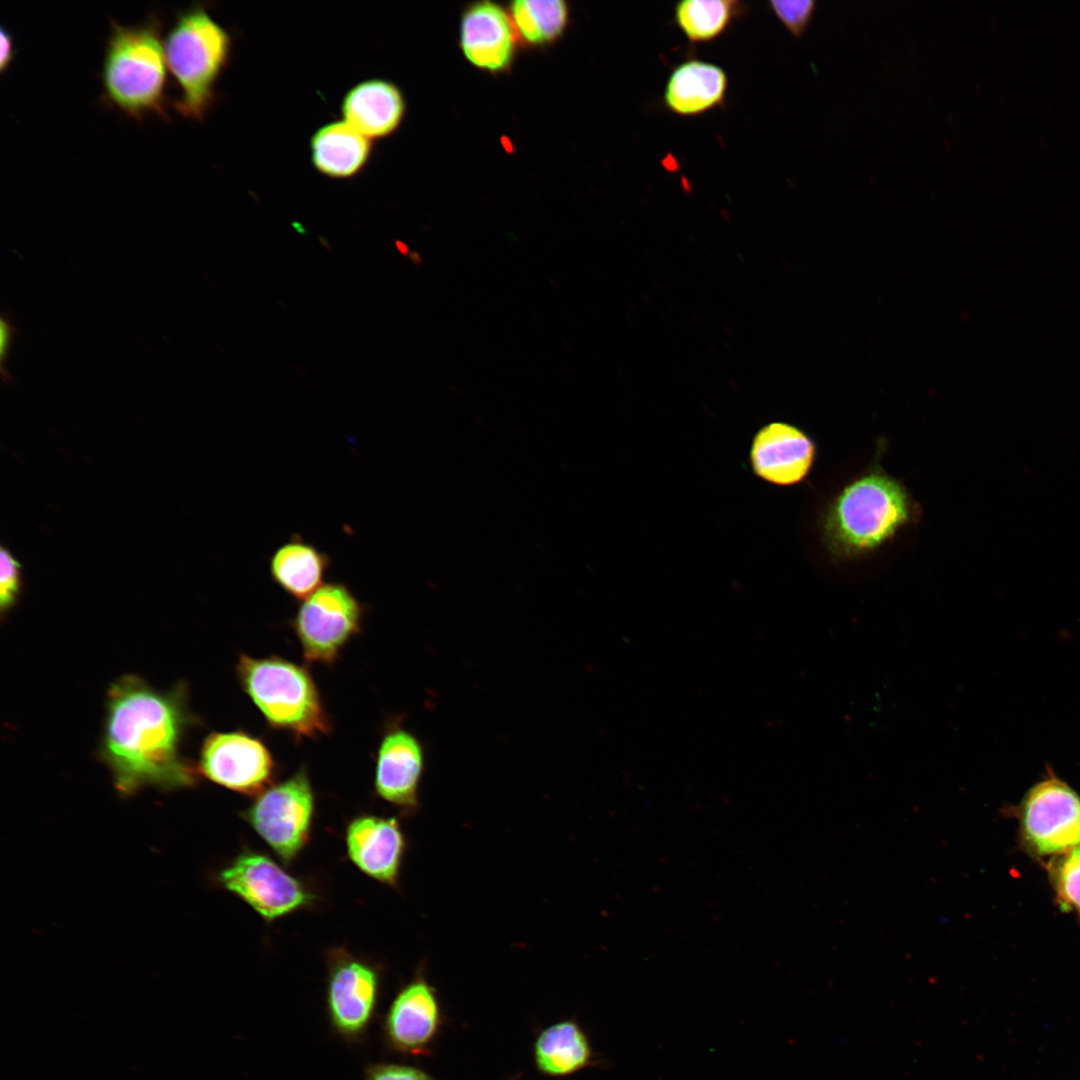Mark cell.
I'll return each mask as SVG.
<instances>
[{"mask_svg":"<svg viewBox=\"0 0 1080 1080\" xmlns=\"http://www.w3.org/2000/svg\"><path fill=\"white\" fill-rule=\"evenodd\" d=\"M190 720L183 687L163 692L134 675L114 682L101 753L117 789L130 794L146 786L169 790L194 784L197 771L180 752Z\"/></svg>","mask_w":1080,"mask_h":1080,"instance_id":"cell-1","label":"cell"},{"mask_svg":"<svg viewBox=\"0 0 1080 1080\" xmlns=\"http://www.w3.org/2000/svg\"><path fill=\"white\" fill-rule=\"evenodd\" d=\"M918 514L904 484L875 464L827 505L820 522L822 540L834 560L853 559L882 547Z\"/></svg>","mask_w":1080,"mask_h":1080,"instance_id":"cell-2","label":"cell"},{"mask_svg":"<svg viewBox=\"0 0 1080 1080\" xmlns=\"http://www.w3.org/2000/svg\"><path fill=\"white\" fill-rule=\"evenodd\" d=\"M110 23L100 73L102 102L139 122L149 114L167 119L161 19L151 14L135 25Z\"/></svg>","mask_w":1080,"mask_h":1080,"instance_id":"cell-3","label":"cell"},{"mask_svg":"<svg viewBox=\"0 0 1080 1080\" xmlns=\"http://www.w3.org/2000/svg\"><path fill=\"white\" fill-rule=\"evenodd\" d=\"M164 49L181 91L175 109L183 117L203 121L216 102L217 83L230 62V33L196 4L178 12Z\"/></svg>","mask_w":1080,"mask_h":1080,"instance_id":"cell-4","label":"cell"},{"mask_svg":"<svg viewBox=\"0 0 1080 1080\" xmlns=\"http://www.w3.org/2000/svg\"><path fill=\"white\" fill-rule=\"evenodd\" d=\"M236 673L241 688L274 729L297 740L327 735L332 722L318 687L303 665L279 656L242 654Z\"/></svg>","mask_w":1080,"mask_h":1080,"instance_id":"cell-5","label":"cell"},{"mask_svg":"<svg viewBox=\"0 0 1080 1080\" xmlns=\"http://www.w3.org/2000/svg\"><path fill=\"white\" fill-rule=\"evenodd\" d=\"M315 794L302 767L273 783L242 812V817L284 862L294 861L310 841Z\"/></svg>","mask_w":1080,"mask_h":1080,"instance_id":"cell-6","label":"cell"},{"mask_svg":"<svg viewBox=\"0 0 1080 1080\" xmlns=\"http://www.w3.org/2000/svg\"><path fill=\"white\" fill-rule=\"evenodd\" d=\"M365 606L343 582H328L302 600L291 621L306 660L333 664L361 632Z\"/></svg>","mask_w":1080,"mask_h":1080,"instance_id":"cell-7","label":"cell"},{"mask_svg":"<svg viewBox=\"0 0 1080 1080\" xmlns=\"http://www.w3.org/2000/svg\"><path fill=\"white\" fill-rule=\"evenodd\" d=\"M219 881L267 922L310 906L316 898L303 881L252 849H244L222 869Z\"/></svg>","mask_w":1080,"mask_h":1080,"instance_id":"cell-8","label":"cell"},{"mask_svg":"<svg viewBox=\"0 0 1080 1080\" xmlns=\"http://www.w3.org/2000/svg\"><path fill=\"white\" fill-rule=\"evenodd\" d=\"M1019 816L1024 843L1037 855L1065 854L1080 846V796L1054 775L1027 791Z\"/></svg>","mask_w":1080,"mask_h":1080,"instance_id":"cell-9","label":"cell"},{"mask_svg":"<svg viewBox=\"0 0 1080 1080\" xmlns=\"http://www.w3.org/2000/svg\"><path fill=\"white\" fill-rule=\"evenodd\" d=\"M276 771L266 744L243 730L213 732L202 744L199 772L232 791L257 796L273 784Z\"/></svg>","mask_w":1080,"mask_h":1080,"instance_id":"cell-10","label":"cell"},{"mask_svg":"<svg viewBox=\"0 0 1080 1080\" xmlns=\"http://www.w3.org/2000/svg\"><path fill=\"white\" fill-rule=\"evenodd\" d=\"M327 960L330 1018L340 1033L357 1036L372 1018L379 992V970L344 947L330 950Z\"/></svg>","mask_w":1080,"mask_h":1080,"instance_id":"cell-11","label":"cell"},{"mask_svg":"<svg viewBox=\"0 0 1080 1080\" xmlns=\"http://www.w3.org/2000/svg\"><path fill=\"white\" fill-rule=\"evenodd\" d=\"M425 768L420 740L399 724L383 734L377 749L375 791L405 814L419 808V787Z\"/></svg>","mask_w":1080,"mask_h":1080,"instance_id":"cell-12","label":"cell"},{"mask_svg":"<svg viewBox=\"0 0 1080 1080\" xmlns=\"http://www.w3.org/2000/svg\"><path fill=\"white\" fill-rule=\"evenodd\" d=\"M816 454V443L807 433L776 421L754 435L749 460L758 478L777 486H792L808 476Z\"/></svg>","mask_w":1080,"mask_h":1080,"instance_id":"cell-13","label":"cell"},{"mask_svg":"<svg viewBox=\"0 0 1080 1080\" xmlns=\"http://www.w3.org/2000/svg\"><path fill=\"white\" fill-rule=\"evenodd\" d=\"M345 845L349 859L361 872L380 883L398 885L407 849L398 819L359 815L346 827Z\"/></svg>","mask_w":1080,"mask_h":1080,"instance_id":"cell-14","label":"cell"},{"mask_svg":"<svg viewBox=\"0 0 1080 1080\" xmlns=\"http://www.w3.org/2000/svg\"><path fill=\"white\" fill-rule=\"evenodd\" d=\"M460 45L467 60L492 72L506 69L514 56L516 29L498 4L478 2L462 17Z\"/></svg>","mask_w":1080,"mask_h":1080,"instance_id":"cell-15","label":"cell"},{"mask_svg":"<svg viewBox=\"0 0 1080 1080\" xmlns=\"http://www.w3.org/2000/svg\"><path fill=\"white\" fill-rule=\"evenodd\" d=\"M440 1025V1007L433 987L415 977L395 997L386 1018V1034L401 1051L422 1052Z\"/></svg>","mask_w":1080,"mask_h":1080,"instance_id":"cell-16","label":"cell"},{"mask_svg":"<svg viewBox=\"0 0 1080 1080\" xmlns=\"http://www.w3.org/2000/svg\"><path fill=\"white\" fill-rule=\"evenodd\" d=\"M343 120L368 139L391 135L405 114V100L400 89L384 79L359 82L343 98Z\"/></svg>","mask_w":1080,"mask_h":1080,"instance_id":"cell-17","label":"cell"},{"mask_svg":"<svg viewBox=\"0 0 1080 1080\" xmlns=\"http://www.w3.org/2000/svg\"><path fill=\"white\" fill-rule=\"evenodd\" d=\"M727 89L728 76L722 67L697 59L687 60L670 73L663 103L679 116H698L722 105Z\"/></svg>","mask_w":1080,"mask_h":1080,"instance_id":"cell-18","label":"cell"},{"mask_svg":"<svg viewBox=\"0 0 1080 1080\" xmlns=\"http://www.w3.org/2000/svg\"><path fill=\"white\" fill-rule=\"evenodd\" d=\"M311 160L322 175L347 179L359 174L372 154L371 140L345 121L320 127L310 142Z\"/></svg>","mask_w":1080,"mask_h":1080,"instance_id":"cell-19","label":"cell"},{"mask_svg":"<svg viewBox=\"0 0 1080 1080\" xmlns=\"http://www.w3.org/2000/svg\"><path fill=\"white\" fill-rule=\"evenodd\" d=\"M330 556L294 534L269 558L272 580L289 596L304 600L322 586Z\"/></svg>","mask_w":1080,"mask_h":1080,"instance_id":"cell-20","label":"cell"},{"mask_svg":"<svg viewBox=\"0 0 1080 1080\" xmlns=\"http://www.w3.org/2000/svg\"><path fill=\"white\" fill-rule=\"evenodd\" d=\"M540 1071L551 1076L575 1073L590 1064L593 1053L590 1042L573 1021H563L543 1030L534 1046Z\"/></svg>","mask_w":1080,"mask_h":1080,"instance_id":"cell-21","label":"cell"},{"mask_svg":"<svg viewBox=\"0 0 1080 1080\" xmlns=\"http://www.w3.org/2000/svg\"><path fill=\"white\" fill-rule=\"evenodd\" d=\"M744 4L735 0H685L674 7V22L693 44L707 43L719 38Z\"/></svg>","mask_w":1080,"mask_h":1080,"instance_id":"cell-22","label":"cell"},{"mask_svg":"<svg viewBox=\"0 0 1080 1080\" xmlns=\"http://www.w3.org/2000/svg\"><path fill=\"white\" fill-rule=\"evenodd\" d=\"M567 18V5L562 0H517L511 4V19L516 32L530 44H545L557 39Z\"/></svg>","mask_w":1080,"mask_h":1080,"instance_id":"cell-23","label":"cell"},{"mask_svg":"<svg viewBox=\"0 0 1080 1080\" xmlns=\"http://www.w3.org/2000/svg\"><path fill=\"white\" fill-rule=\"evenodd\" d=\"M1051 874L1062 907L1080 912V846L1058 858Z\"/></svg>","mask_w":1080,"mask_h":1080,"instance_id":"cell-24","label":"cell"},{"mask_svg":"<svg viewBox=\"0 0 1080 1080\" xmlns=\"http://www.w3.org/2000/svg\"><path fill=\"white\" fill-rule=\"evenodd\" d=\"M769 9L795 37L800 38L806 32L817 7L814 0H773Z\"/></svg>","mask_w":1080,"mask_h":1080,"instance_id":"cell-25","label":"cell"},{"mask_svg":"<svg viewBox=\"0 0 1080 1080\" xmlns=\"http://www.w3.org/2000/svg\"><path fill=\"white\" fill-rule=\"evenodd\" d=\"M20 590V564L9 550L0 549V608L8 611L15 603Z\"/></svg>","mask_w":1080,"mask_h":1080,"instance_id":"cell-26","label":"cell"},{"mask_svg":"<svg viewBox=\"0 0 1080 1080\" xmlns=\"http://www.w3.org/2000/svg\"><path fill=\"white\" fill-rule=\"evenodd\" d=\"M17 335L18 328L11 314L3 312L0 318V368L1 378L5 384H10L13 380L12 374L8 370V360Z\"/></svg>","mask_w":1080,"mask_h":1080,"instance_id":"cell-27","label":"cell"},{"mask_svg":"<svg viewBox=\"0 0 1080 1080\" xmlns=\"http://www.w3.org/2000/svg\"><path fill=\"white\" fill-rule=\"evenodd\" d=\"M366 1080H433L423 1071L404 1065L384 1064L372 1067Z\"/></svg>","mask_w":1080,"mask_h":1080,"instance_id":"cell-28","label":"cell"},{"mask_svg":"<svg viewBox=\"0 0 1080 1080\" xmlns=\"http://www.w3.org/2000/svg\"><path fill=\"white\" fill-rule=\"evenodd\" d=\"M16 55L12 35L4 27L0 30V71L4 73Z\"/></svg>","mask_w":1080,"mask_h":1080,"instance_id":"cell-29","label":"cell"},{"mask_svg":"<svg viewBox=\"0 0 1080 1080\" xmlns=\"http://www.w3.org/2000/svg\"><path fill=\"white\" fill-rule=\"evenodd\" d=\"M395 245H396V248H397V250H398V251H399V252H400V253H401V254H402L403 256H406V255L408 254V252H409V250H408V246H407V245H406V244H405L404 242H402V241H400V240H396V241H395Z\"/></svg>","mask_w":1080,"mask_h":1080,"instance_id":"cell-30","label":"cell"},{"mask_svg":"<svg viewBox=\"0 0 1080 1080\" xmlns=\"http://www.w3.org/2000/svg\"><path fill=\"white\" fill-rule=\"evenodd\" d=\"M409 258L414 264L419 265V264L422 263V257L418 252H415V251L410 252L409 253Z\"/></svg>","mask_w":1080,"mask_h":1080,"instance_id":"cell-31","label":"cell"},{"mask_svg":"<svg viewBox=\"0 0 1080 1080\" xmlns=\"http://www.w3.org/2000/svg\"><path fill=\"white\" fill-rule=\"evenodd\" d=\"M318 239H319V242L321 243V245H322V246H323V247H324V248H325V249H326L327 251H329V252H331V251H332V246H331V244H330V243L328 242V240H327V239H325V238H324L323 236H319V237H318Z\"/></svg>","mask_w":1080,"mask_h":1080,"instance_id":"cell-32","label":"cell"},{"mask_svg":"<svg viewBox=\"0 0 1080 1080\" xmlns=\"http://www.w3.org/2000/svg\"><path fill=\"white\" fill-rule=\"evenodd\" d=\"M295 227L297 228V230L299 231V233H301V234H305V233H306V232H305V229H303L302 227H300V226H298V225H297V226H295Z\"/></svg>","mask_w":1080,"mask_h":1080,"instance_id":"cell-33","label":"cell"}]
</instances>
